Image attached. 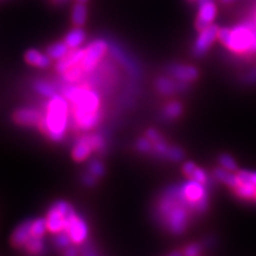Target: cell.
Returning a JSON list of instances; mask_svg holds the SVG:
<instances>
[{
  "label": "cell",
  "instance_id": "obj_31",
  "mask_svg": "<svg viewBox=\"0 0 256 256\" xmlns=\"http://www.w3.org/2000/svg\"><path fill=\"white\" fill-rule=\"evenodd\" d=\"M203 251V246L200 244H191L188 246H186L185 251H184V254L187 256H196L200 255Z\"/></svg>",
  "mask_w": 256,
  "mask_h": 256
},
{
  "label": "cell",
  "instance_id": "obj_17",
  "mask_svg": "<svg viewBox=\"0 0 256 256\" xmlns=\"http://www.w3.org/2000/svg\"><path fill=\"white\" fill-rule=\"evenodd\" d=\"M236 196L246 202H256V185L252 182H240L238 180L237 186L233 188Z\"/></svg>",
  "mask_w": 256,
  "mask_h": 256
},
{
  "label": "cell",
  "instance_id": "obj_28",
  "mask_svg": "<svg viewBox=\"0 0 256 256\" xmlns=\"http://www.w3.org/2000/svg\"><path fill=\"white\" fill-rule=\"evenodd\" d=\"M188 180L198 182L201 184H204V185H208V182H210V178H208L207 173L198 166L194 169V171L192 172V174L189 176Z\"/></svg>",
  "mask_w": 256,
  "mask_h": 256
},
{
  "label": "cell",
  "instance_id": "obj_9",
  "mask_svg": "<svg viewBox=\"0 0 256 256\" xmlns=\"http://www.w3.org/2000/svg\"><path fill=\"white\" fill-rule=\"evenodd\" d=\"M44 114L38 109L26 107L16 110L13 114V121L20 126L40 127L43 121Z\"/></svg>",
  "mask_w": 256,
  "mask_h": 256
},
{
  "label": "cell",
  "instance_id": "obj_15",
  "mask_svg": "<svg viewBox=\"0 0 256 256\" xmlns=\"http://www.w3.org/2000/svg\"><path fill=\"white\" fill-rule=\"evenodd\" d=\"M31 221L32 220L22 222L18 228H15V230L13 232V234L11 236V244H13V246L18 248V249H20V248H24L28 240L32 237L31 236Z\"/></svg>",
  "mask_w": 256,
  "mask_h": 256
},
{
  "label": "cell",
  "instance_id": "obj_24",
  "mask_svg": "<svg viewBox=\"0 0 256 256\" xmlns=\"http://www.w3.org/2000/svg\"><path fill=\"white\" fill-rule=\"evenodd\" d=\"M47 230L45 218H38L31 221V236L43 238Z\"/></svg>",
  "mask_w": 256,
  "mask_h": 256
},
{
  "label": "cell",
  "instance_id": "obj_12",
  "mask_svg": "<svg viewBox=\"0 0 256 256\" xmlns=\"http://www.w3.org/2000/svg\"><path fill=\"white\" fill-rule=\"evenodd\" d=\"M156 90L164 96L174 95L176 93L184 92L188 89V84L178 82L174 78L170 77H159L155 82Z\"/></svg>",
  "mask_w": 256,
  "mask_h": 256
},
{
  "label": "cell",
  "instance_id": "obj_27",
  "mask_svg": "<svg viewBox=\"0 0 256 256\" xmlns=\"http://www.w3.org/2000/svg\"><path fill=\"white\" fill-rule=\"evenodd\" d=\"M54 246L59 248V249L66 250V248H68L70 246L72 240L66 232H61V233H58L54 235Z\"/></svg>",
  "mask_w": 256,
  "mask_h": 256
},
{
  "label": "cell",
  "instance_id": "obj_29",
  "mask_svg": "<svg viewBox=\"0 0 256 256\" xmlns=\"http://www.w3.org/2000/svg\"><path fill=\"white\" fill-rule=\"evenodd\" d=\"M137 150L144 154H153V142H152L148 137L140 138L137 141Z\"/></svg>",
  "mask_w": 256,
  "mask_h": 256
},
{
  "label": "cell",
  "instance_id": "obj_40",
  "mask_svg": "<svg viewBox=\"0 0 256 256\" xmlns=\"http://www.w3.org/2000/svg\"><path fill=\"white\" fill-rule=\"evenodd\" d=\"M77 2H82V4H84V2H88V0H77Z\"/></svg>",
  "mask_w": 256,
  "mask_h": 256
},
{
  "label": "cell",
  "instance_id": "obj_2",
  "mask_svg": "<svg viewBox=\"0 0 256 256\" xmlns=\"http://www.w3.org/2000/svg\"><path fill=\"white\" fill-rule=\"evenodd\" d=\"M191 214L194 212L182 196L180 186L166 189L156 206L157 220L173 235H180L188 228Z\"/></svg>",
  "mask_w": 256,
  "mask_h": 256
},
{
  "label": "cell",
  "instance_id": "obj_22",
  "mask_svg": "<svg viewBox=\"0 0 256 256\" xmlns=\"http://www.w3.org/2000/svg\"><path fill=\"white\" fill-rule=\"evenodd\" d=\"M164 118L166 120H176L182 114V106L180 102H171L164 108Z\"/></svg>",
  "mask_w": 256,
  "mask_h": 256
},
{
  "label": "cell",
  "instance_id": "obj_35",
  "mask_svg": "<svg viewBox=\"0 0 256 256\" xmlns=\"http://www.w3.org/2000/svg\"><path fill=\"white\" fill-rule=\"evenodd\" d=\"M64 254L66 255H68V256H75V255H77L78 254V251H77V249L76 248H74V246H68V248H66V250H64Z\"/></svg>",
  "mask_w": 256,
  "mask_h": 256
},
{
  "label": "cell",
  "instance_id": "obj_38",
  "mask_svg": "<svg viewBox=\"0 0 256 256\" xmlns=\"http://www.w3.org/2000/svg\"><path fill=\"white\" fill-rule=\"evenodd\" d=\"M52 2H66V0H52Z\"/></svg>",
  "mask_w": 256,
  "mask_h": 256
},
{
  "label": "cell",
  "instance_id": "obj_26",
  "mask_svg": "<svg viewBox=\"0 0 256 256\" xmlns=\"http://www.w3.org/2000/svg\"><path fill=\"white\" fill-rule=\"evenodd\" d=\"M219 164H220L221 168H223V169H226L228 171H230V172H237L238 171V166L234 160V158L230 156V155H228V154L220 155Z\"/></svg>",
  "mask_w": 256,
  "mask_h": 256
},
{
  "label": "cell",
  "instance_id": "obj_11",
  "mask_svg": "<svg viewBox=\"0 0 256 256\" xmlns=\"http://www.w3.org/2000/svg\"><path fill=\"white\" fill-rule=\"evenodd\" d=\"M217 15V6L212 2L198 4V11L196 20V28L200 32L214 22Z\"/></svg>",
  "mask_w": 256,
  "mask_h": 256
},
{
  "label": "cell",
  "instance_id": "obj_23",
  "mask_svg": "<svg viewBox=\"0 0 256 256\" xmlns=\"http://www.w3.org/2000/svg\"><path fill=\"white\" fill-rule=\"evenodd\" d=\"M34 89L36 91L41 94L44 98H52L54 95H56V89L52 84H50V82H44V80H38V82H34Z\"/></svg>",
  "mask_w": 256,
  "mask_h": 256
},
{
  "label": "cell",
  "instance_id": "obj_30",
  "mask_svg": "<svg viewBox=\"0 0 256 256\" xmlns=\"http://www.w3.org/2000/svg\"><path fill=\"white\" fill-rule=\"evenodd\" d=\"M89 172L93 174L96 178H100L102 176L104 172H105V168H104L102 164L98 160H93L89 164Z\"/></svg>",
  "mask_w": 256,
  "mask_h": 256
},
{
  "label": "cell",
  "instance_id": "obj_33",
  "mask_svg": "<svg viewBox=\"0 0 256 256\" xmlns=\"http://www.w3.org/2000/svg\"><path fill=\"white\" fill-rule=\"evenodd\" d=\"M96 176H94L93 174H91L90 172L86 173L84 176V182L86 186H93L95 182H96Z\"/></svg>",
  "mask_w": 256,
  "mask_h": 256
},
{
  "label": "cell",
  "instance_id": "obj_39",
  "mask_svg": "<svg viewBox=\"0 0 256 256\" xmlns=\"http://www.w3.org/2000/svg\"><path fill=\"white\" fill-rule=\"evenodd\" d=\"M255 22H256V10H255V13H254V15H253V18H252Z\"/></svg>",
  "mask_w": 256,
  "mask_h": 256
},
{
  "label": "cell",
  "instance_id": "obj_7",
  "mask_svg": "<svg viewBox=\"0 0 256 256\" xmlns=\"http://www.w3.org/2000/svg\"><path fill=\"white\" fill-rule=\"evenodd\" d=\"M219 29L220 28L217 25L212 24V25L200 31V34L196 40L194 47H192V54L194 57L201 58L210 50L214 42L218 38Z\"/></svg>",
  "mask_w": 256,
  "mask_h": 256
},
{
  "label": "cell",
  "instance_id": "obj_16",
  "mask_svg": "<svg viewBox=\"0 0 256 256\" xmlns=\"http://www.w3.org/2000/svg\"><path fill=\"white\" fill-rule=\"evenodd\" d=\"M25 61L29 66L38 68H47L50 66L52 59L47 54H43L38 50H29L25 54Z\"/></svg>",
  "mask_w": 256,
  "mask_h": 256
},
{
  "label": "cell",
  "instance_id": "obj_8",
  "mask_svg": "<svg viewBox=\"0 0 256 256\" xmlns=\"http://www.w3.org/2000/svg\"><path fill=\"white\" fill-rule=\"evenodd\" d=\"M66 232L68 234L72 244H82L89 235V228L86 221L75 212L68 221Z\"/></svg>",
  "mask_w": 256,
  "mask_h": 256
},
{
  "label": "cell",
  "instance_id": "obj_4",
  "mask_svg": "<svg viewBox=\"0 0 256 256\" xmlns=\"http://www.w3.org/2000/svg\"><path fill=\"white\" fill-rule=\"evenodd\" d=\"M68 104L63 95L58 94L47 102L43 121L38 128L52 141H61L66 136L70 118Z\"/></svg>",
  "mask_w": 256,
  "mask_h": 256
},
{
  "label": "cell",
  "instance_id": "obj_36",
  "mask_svg": "<svg viewBox=\"0 0 256 256\" xmlns=\"http://www.w3.org/2000/svg\"><path fill=\"white\" fill-rule=\"evenodd\" d=\"M221 2H222L223 4H232V2H236V0H221Z\"/></svg>",
  "mask_w": 256,
  "mask_h": 256
},
{
  "label": "cell",
  "instance_id": "obj_3",
  "mask_svg": "<svg viewBox=\"0 0 256 256\" xmlns=\"http://www.w3.org/2000/svg\"><path fill=\"white\" fill-rule=\"evenodd\" d=\"M218 40L233 54L252 58L256 56V22L249 20L233 28L219 29Z\"/></svg>",
  "mask_w": 256,
  "mask_h": 256
},
{
  "label": "cell",
  "instance_id": "obj_19",
  "mask_svg": "<svg viewBox=\"0 0 256 256\" xmlns=\"http://www.w3.org/2000/svg\"><path fill=\"white\" fill-rule=\"evenodd\" d=\"M212 175L214 180H217L218 182L224 184V185H226L232 189L236 187L238 184L237 175L234 172L223 169V168H217V169H214L212 172Z\"/></svg>",
  "mask_w": 256,
  "mask_h": 256
},
{
  "label": "cell",
  "instance_id": "obj_32",
  "mask_svg": "<svg viewBox=\"0 0 256 256\" xmlns=\"http://www.w3.org/2000/svg\"><path fill=\"white\" fill-rule=\"evenodd\" d=\"M196 168V164L194 162H186L185 164L182 166V170L184 175H185L187 178H189V176L192 174V172L194 171Z\"/></svg>",
  "mask_w": 256,
  "mask_h": 256
},
{
  "label": "cell",
  "instance_id": "obj_34",
  "mask_svg": "<svg viewBox=\"0 0 256 256\" xmlns=\"http://www.w3.org/2000/svg\"><path fill=\"white\" fill-rule=\"evenodd\" d=\"M246 82L248 84H255L256 82V68H252L249 73L246 75Z\"/></svg>",
  "mask_w": 256,
  "mask_h": 256
},
{
  "label": "cell",
  "instance_id": "obj_20",
  "mask_svg": "<svg viewBox=\"0 0 256 256\" xmlns=\"http://www.w3.org/2000/svg\"><path fill=\"white\" fill-rule=\"evenodd\" d=\"M70 48L66 44V42H57L47 48L46 54L50 56L52 60H61L62 58L66 57V56L70 52Z\"/></svg>",
  "mask_w": 256,
  "mask_h": 256
},
{
  "label": "cell",
  "instance_id": "obj_10",
  "mask_svg": "<svg viewBox=\"0 0 256 256\" xmlns=\"http://www.w3.org/2000/svg\"><path fill=\"white\" fill-rule=\"evenodd\" d=\"M166 72L172 78L188 84L196 82L198 77V70L194 66H188V64L173 63L166 68Z\"/></svg>",
  "mask_w": 256,
  "mask_h": 256
},
{
  "label": "cell",
  "instance_id": "obj_25",
  "mask_svg": "<svg viewBox=\"0 0 256 256\" xmlns=\"http://www.w3.org/2000/svg\"><path fill=\"white\" fill-rule=\"evenodd\" d=\"M25 250L29 254H41L44 251V244L42 238H36V237H31L25 244Z\"/></svg>",
  "mask_w": 256,
  "mask_h": 256
},
{
  "label": "cell",
  "instance_id": "obj_6",
  "mask_svg": "<svg viewBox=\"0 0 256 256\" xmlns=\"http://www.w3.org/2000/svg\"><path fill=\"white\" fill-rule=\"evenodd\" d=\"M108 50L109 45L107 41L102 38L95 40L84 48V58L80 62V66L84 70V74H90L98 68Z\"/></svg>",
  "mask_w": 256,
  "mask_h": 256
},
{
  "label": "cell",
  "instance_id": "obj_5",
  "mask_svg": "<svg viewBox=\"0 0 256 256\" xmlns=\"http://www.w3.org/2000/svg\"><path fill=\"white\" fill-rule=\"evenodd\" d=\"M75 214L73 206L66 201L54 203L47 212L45 217L47 230L56 235L61 232H66V224L70 216Z\"/></svg>",
  "mask_w": 256,
  "mask_h": 256
},
{
  "label": "cell",
  "instance_id": "obj_18",
  "mask_svg": "<svg viewBox=\"0 0 256 256\" xmlns=\"http://www.w3.org/2000/svg\"><path fill=\"white\" fill-rule=\"evenodd\" d=\"M86 38V32L80 28L76 27L68 32V34L64 38V42L70 48V50H76V48L82 47Z\"/></svg>",
  "mask_w": 256,
  "mask_h": 256
},
{
  "label": "cell",
  "instance_id": "obj_1",
  "mask_svg": "<svg viewBox=\"0 0 256 256\" xmlns=\"http://www.w3.org/2000/svg\"><path fill=\"white\" fill-rule=\"evenodd\" d=\"M63 96L72 107V116L75 125L82 130L96 127L102 118L100 96L84 86H68L63 90Z\"/></svg>",
  "mask_w": 256,
  "mask_h": 256
},
{
  "label": "cell",
  "instance_id": "obj_13",
  "mask_svg": "<svg viewBox=\"0 0 256 256\" xmlns=\"http://www.w3.org/2000/svg\"><path fill=\"white\" fill-rule=\"evenodd\" d=\"M84 54V48L79 47V48H76V50H70L66 57L57 62L56 70H57V72L60 75H62L63 73H66V70L76 66L77 64L82 62Z\"/></svg>",
  "mask_w": 256,
  "mask_h": 256
},
{
  "label": "cell",
  "instance_id": "obj_37",
  "mask_svg": "<svg viewBox=\"0 0 256 256\" xmlns=\"http://www.w3.org/2000/svg\"><path fill=\"white\" fill-rule=\"evenodd\" d=\"M212 2V0H198V4H205V2Z\"/></svg>",
  "mask_w": 256,
  "mask_h": 256
},
{
  "label": "cell",
  "instance_id": "obj_21",
  "mask_svg": "<svg viewBox=\"0 0 256 256\" xmlns=\"http://www.w3.org/2000/svg\"><path fill=\"white\" fill-rule=\"evenodd\" d=\"M86 20V8L84 4L78 2L72 12V22L76 27H82Z\"/></svg>",
  "mask_w": 256,
  "mask_h": 256
},
{
  "label": "cell",
  "instance_id": "obj_14",
  "mask_svg": "<svg viewBox=\"0 0 256 256\" xmlns=\"http://www.w3.org/2000/svg\"><path fill=\"white\" fill-rule=\"evenodd\" d=\"M92 152H95L92 144L89 138H88V136H84V137L80 138L77 141L73 150H72V157H73L75 162H82L91 156Z\"/></svg>",
  "mask_w": 256,
  "mask_h": 256
}]
</instances>
